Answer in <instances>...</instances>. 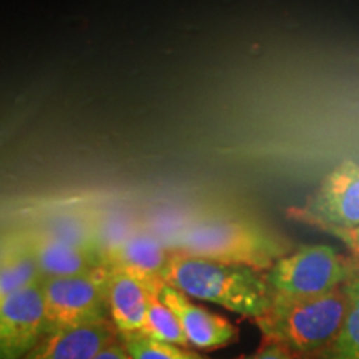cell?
I'll return each instance as SVG.
<instances>
[{
    "mask_svg": "<svg viewBox=\"0 0 359 359\" xmlns=\"http://www.w3.org/2000/svg\"><path fill=\"white\" fill-rule=\"evenodd\" d=\"M161 278L188 298L218 304L253 320L263 316L273 302L264 273L243 264L172 251Z\"/></svg>",
    "mask_w": 359,
    "mask_h": 359,
    "instance_id": "obj_1",
    "label": "cell"
},
{
    "mask_svg": "<svg viewBox=\"0 0 359 359\" xmlns=\"http://www.w3.org/2000/svg\"><path fill=\"white\" fill-rule=\"evenodd\" d=\"M348 311L346 290L308 298H278L257 325L266 343H278L299 354L320 353L321 356L341 333Z\"/></svg>",
    "mask_w": 359,
    "mask_h": 359,
    "instance_id": "obj_2",
    "label": "cell"
},
{
    "mask_svg": "<svg viewBox=\"0 0 359 359\" xmlns=\"http://www.w3.org/2000/svg\"><path fill=\"white\" fill-rule=\"evenodd\" d=\"M172 251L266 273L288 253V243L248 219H206L180 233Z\"/></svg>",
    "mask_w": 359,
    "mask_h": 359,
    "instance_id": "obj_3",
    "label": "cell"
},
{
    "mask_svg": "<svg viewBox=\"0 0 359 359\" xmlns=\"http://www.w3.org/2000/svg\"><path fill=\"white\" fill-rule=\"evenodd\" d=\"M359 264L333 246L306 245L286 253L264 273L273 296L308 298L343 288Z\"/></svg>",
    "mask_w": 359,
    "mask_h": 359,
    "instance_id": "obj_4",
    "label": "cell"
},
{
    "mask_svg": "<svg viewBox=\"0 0 359 359\" xmlns=\"http://www.w3.org/2000/svg\"><path fill=\"white\" fill-rule=\"evenodd\" d=\"M110 269L42 280L47 306V334L110 320Z\"/></svg>",
    "mask_w": 359,
    "mask_h": 359,
    "instance_id": "obj_5",
    "label": "cell"
},
{
    "mask_svg": "<svg viewBox=\"0 0 359 359\" xmlns=\"http://www.w3.org/2000/svg\"><path fill=\"white\" fill-rule=\"evenodd\" d=\"M302 215L333 235L359 228V163L344 160L336 165L306 201Z\"/></svg>",
    "mask_w": 359,
    "mask_h": 359,
    "instance_id": "obj_6",
    "label": "cell"
},
{
    "mask_svg": "<svg viewBox=\"0 0 359 359\" xmlns=\"http://www.w3.org/2000/svg\"><path fill=\"white\" fill-rule=\"evenodd\" d=\"M47 334L42 281L0 298V359H22Z\"/></svg>",
    "mask_w": 359,
    "mask_h": 359,
    "instance_id": "obj_7",
    "label": "cell"
},
{
    "mask_svg": "<svg viewBox=\"0 0 359 359\" xmlns=\"http://www.w3.org/2000/svg\"><path fill=\"white\" fill-rule=\"evenodd\" d=\"M160 298L177 314L190 348L201 349V351H215V349L224 348L238 338V330L233 323L217 313L195 304L185 293L167 283L161 286Z\"/></svg>",
    "mask_w": 359,
    "mask_h": 359,
    "instance_id": "obj_8",
    "label": "cell"
},
{
    "mask_svg": "<svg viewBox=\"0 0 359 359\" xmlns=\"http://www.w3.org/2000/svg\"><path fill=\"white\" fill-rule=\"evenodd\" d=\"M172 251L155 235L147 231L128 233L120 243L103 253L105 266L128 273L145 283L150 290L160 293L165 285L163 269L167 266Z\"/></svg>",
    "mask_w": 359,
    "mask_h": 359,
    "instance_id": "obj_9",
    "label": "cell"
},
{
    "mask_svg": "<svg viewBox=\"0 0 359 359\" xmlns=\"http://www.w3.org/2000/svg\"><path fill=\"white\" fill-rule=\"evenodd\" d=\"M25 231L39 262L42 280L83 275L105 266L100 250L72 245L37 228H29Z\"/></svg>",
    "mask_w": 359,
    "mask_h": 359,
    "instance_id": "obj_10",
    "label": "cell"
},
{
    "mask_svg": "<svg viewBox=\"0 0 359 359\" xmlns=\"http://www.w3.org/2000/svg\"><path fill=\"white\" fill-rule=\"evenodd\" d=\"M118 338L111 320L97 325L53 331L22 359H93Z\"/></svg>",
    "mask_w": 359,
    "mask_h": 359,
    "instance_id": "obj_11",
    "label": "cell"
},
{
    "mask_svg": "<svg viewBox=\"0 0 359 359\" xmlns=\"http://www.w3.org/2000/svg\"><path fill=\"white\" fill-rule=\"evenodd\" d=\"M109 268V266H107ZM110 269L109 303L110 320L118 334L142 333L147 325L150 290L145 283L120 269Z\"/></svg>",
    "mask_w": 359,
    "mask_h": 359,
    "instance_id": "obj_12",
    "label": "cell"
},
{
    "mask_svg": "<svg viewBox=\"0 0 359 359\" xmlns=\"http://www.w3.org/2000/svg\"><path fill=\"white\" fill-rule=\"evenodd\" d=\"M42 281L39 262L25 230L7 233L2 238L0 298Z\"/></svg>",
    "mask_w": 359,
    "mask_h": 359,
    "instance_id": "obj_13",
    "label": "cell"
},
{
    "mask_svg": "<svg viewBox=\"0 0 359 359\" xmlns=\"http://www.w3.org/2000/svg\"><path fill=\"white\" fill-rule=\"evenodd\" d=\"M348 294V311L341 333L325 359H359V271L344 285Z\"/></svg>",
    "mask_w": 359,
    "mask_h": 359,
    "instance_id": "obj_14",
    "label": "cell"
},
{
    "mask_svg": "<svg viewBox=\"0 0 359 359\" xmlns=\"http://www.w3.org/2000/svg\"><path fill=\"white\" fill-rule=\"evenodd\" d=\"M142 333L154 339L163 341V343L177 344V346L182 348H190V343H188L182 323L178 321L177 314L161 302L160 293H150L147 325Z\"/></svg>",
    "mask_w": 359,
    "mask_h": 359,
    "instance_id": "obj_15",
    "label": "cell"
},
{
    "mask_svg": "<svg viewBox=\"0 0 359 359\" xmlns=\"http://www.w3.org/2000/svg\"><path fill=\"white\" fill-rule=\"evenodd\" d=\"M118 339L132 359H208L198 353L187 351L185 348L163 343L143 333L118 334Z\"/></svg>",
    "mask_w": 359,
    "mask_h": 359,
    "instance_id": "obj_16",
    "label": "cell"
},
{
    "mask_svg": "<svg viewBox=\"0 0 359 359\" xmlns=\"http://www.w3.org/2000/svg\"><path fill=\"white\" fill-rule=\"evenodd\" d=\"M246 359H294L290 349L278 343H266V346H263L259 351L251 354Z\"/></svg>",
    "mask_w": 359,
    "mask_h": 359,
    "instance_id": "obj_17",
    "label": "cell"
},
{
    "mask_svg": "<svg viewBox=\"0 0 359 359\" xmlns=\"http://www.w3.org/2000/svg\"><path fill=\"white\" fill-rule=\"evenodd\" d=\"M93 359H132L128 356L127 349L123 348L122 341L116 338L114 343H110L105 349H102Z\"/></svg>",
    "mask_w": 359,
    "mask_h": 359,
    "instance_id": "obj_18",
    "label": "cell"
},
{
    "mask_svg": "<svg viewBox=\"0 0 359 359\" xmlns=\"http://www.w3.org/2000/svg\"><path fill=\"white\" fill-rule=\"evenodd\" d=\"M336 236H339L349 246V250L353 251L354 262L359 264V228L353 231H344V233H336Z\"/></svg>",
    "mask_w": 359,
    "mask_h": 359,
    "instance_id": "obj_19",
    "label": "cell"
}]
</instances>
